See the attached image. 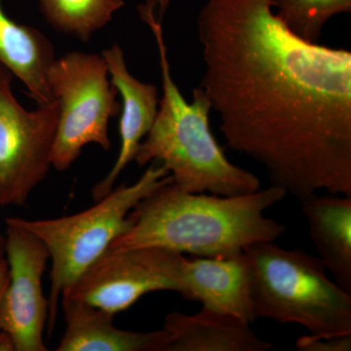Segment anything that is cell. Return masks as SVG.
Segmentation results:
<instances>
[{"instance_id":"cell-7","label":"cell","mask_w":351,"mask_h":351,"mask_svg":"<svg viewBox=\"0 0 351 351\" xmlns=\"http://www.w3.org/2000/svg\"><path fill=\"white\" fill-rule=\"evenodd\" d=\"M13 73L0 64V208L24 206L49 172L59 104L22 107Z\"/></svg>"},{"instance_id":"cell-6","label":"cell","mask_w":351,"mask_h":351,"mask_svg":"<svg viewBox=\"0 0 351 351\" xmlns=\"http://www.w3.org/2000/svg\"><path fill=\"white\" fill-rule=\"evenodd\" d=\"M51 93L59 104L52 167L66 171L90 144L110 149L108 122L121 105L110 82L105 58L95 53L69 52L55 58L48 71Z\"/></svg>"},{"instance_id":"cell-14","label":"cell","mask_w":351,"mask_h":351,"mask_svg":"<svg viewBox=\"0 0 351 351\" xmlns=\"http://www.w3.org/2000/svg\"><path fill=\"white\" fill-rule=\"evenodd\" d=\"M301 203L317 257L351 294V196L315 193Z\"/></svg>"},{"instance_id":"cell-4","label":"cell","mask_w":351,"mask_h":351,"mask_svg":"<svg viewBox=\"0 0 351 351\" xmlns=\"http://www.w3.org/2000/svg\"><path fill=\"white\" fill-rule=\"evenodd\" d=\"M254 318L300 325L309 334H351V294L328 278L319 258L274 242L245 249Z\"/></svg>"},{"instance_id":"cell-1","label":"cell","mask_w":351,"mask_h":351,"mask_svg":"<svg viewBox=\"0 0 351 351\" xmlns=\"http://www.w3.org/2000/svg\"><path fill=\"white\" fill-rule=\"evenodd\" d=\"M199 87L233 151L300 201L351 196V53L309 43L274 0H206L197 16Z\"/></svg>"},{"instance_id":"cell-18","label":"cell","mask_w":351,"mask_h":351,"mask_svg":"<svg viewBox=\"0 0 351 351\" xmlns=\"http://www.w3.org/2000/svg\"><path fill=\"white\" fill-rule=\"evenodd\" d=\"M295 348L300 351H350L351 334L343 336L309 334L298 339Z\"/></svg>"},{"instance_id":"cell-10","label":"cell","mask_w":351,"mask_h":351,"mask_svg":"<svg viewBox=\"0 0 351 351\" xmlns=\"http://www.w3.org/2000/svg\"><path fill=\"white\" fill-rule=\"evenodd\" d=\"M175 279L179 294L203 308L255 321L249 297V269L244 254L234 258L195 257L178 253Z\"/></svg>"},{"instance_id":"cell-13","label":"cell","mask_w":351,"mask_h":351,"mask_svg":"<svg viewBox=\"0 0 351 351\" xmlns=\"http://www.w3.org/2000/svg\"><path fill=\"white\" fill-rule=\"evenodd\" d=\"M251 323L232 314L201 308L189 315L172 311L165 317L164 329L169 332L168 351H267L269 341L251 329Z\"/></svg>"},{"instance_id":"cell-17","label":"cell","mask_w":351,"mask_h":351,"mask_svg":"<svg viewBox=\"0 0 351 351\" xmlns=\"http://www.w3.org/2000/svg\"><path fill=\"white\" fill-rule=\"evenodd\" d=\"M274 10L298 38L319 43L328 21L350 12L351 0H274Z\"/></svg>"},{"instance_id":"cell-21","label":"cell","mask_w":351,"mask_h":351,"mask_svg":"<svg viewBox=\"0 0 351 351\" xmlns=\"http://www.w3.org/2000/svg\"><path fill=\"white\" fill-rule=\"evenodd\" d=\"M4 258H5V239L0 233V260Z\"/></svg>"},{"instance_id":"cell-15","label":"cell","mask_w":351,"mask_h":351,"mask_svg":"<svg viewBox=\"0 0 351 351\" xmlns=\"http://www.w3.org/2000/svg\"><path fill=\"white\" fill-rule=\"evenodd\" d=\"M55 58L49 39L36 27L14 22L0 0V64L19 78L38 106L55 101L48 84V71Z\"/></svg>"},{"instance_id":"cell-2","label":"cell","mask_w":351,"mask_h":351,"mask_svg":"<svg viewBox=\"0 0 351 351\" xmlns=\"http://www.w3.org/2000/svg\"><path fill=\"white\" fill-rule=\"evenodd\" d=\"M286 195L274 184L237 196L193 193L171 180L132 210L130 226L110 248L159 247L195 257H237L250 245L274 242L285 233L286 226L265 212Z\"/></svg>"},{"instance_id":"cell-19","label":"cell","mask_w":351,"mask_h":351,"mask_svg":"<svg viewBox=\"0 0 351 351\" xmlns=\"http://www.w3.org/2000/svg\"><path fill=\"white\" fill-rule=\"evenodd\" d=\"M8 283V265H7L6 258L0 260V304H1L2 298Z\"/></svg>"},{"instance_id":"cell-20","label":"cell","mask_w":351,"mask_h":351,"mask_svg":"<svg viewBox=\"0 0 351 351\" xmlns=\"http://www.w3.org/2000/svg\"><path fill=\"white\" fill-rule=\"evenodd\" d=\"M0 351H15L13 339L3 330H0Z\"/></svg>"},{"instance_id":"cell-5","label":"cell","mask_w":351,"mask_h":351,"mask_svg":"<svg viewBox=\"0 0 351 351\" xmlns=\"http://www.w3.org/2000/svg\"><path fill=\"white\" fill-rule=\"evenodd\" d=\"M172 180L160 164L152 163L137 182L113 189L96 204L80 213L49 219L14 218L38 237L51 261L48 325L54 329L62 294L110 248L131 225L132 210L159 186Z\"/></svg>"},{"instance_id":"cell-8","label":"cell","mask_w":351,"mask_h":351,"mask_svg":"<svg viewBox=\"0 0 351 351\" xmlns=\"http://www.w3.org/2000/svg\"><path fill=\"white\" fill-rule=\"evenodd\" d=\"M176 254L159 247L108 248L61 298L78 300L115 315L149 293H179L174 277Z\"/></svg>"},{"instance_id":"cell-16","label":"cell","mask_w":351,"mask_h":351,"mask_svg":"<svg viewBox=\"0 0 351 351\" xmlns=\"http://www.w3.org/2000/svg\"><path fill=\"white\" fill-rule=\"evenodd\" d=\"M41 13L53 29L88 43L112 21L124 0H38Z\"/></svg>"},{"instance_id":"cell-11","label":"cell","mask_w":351,"mask_h":351,"mask_svg":"<svg viewBox=\"0 0 351 351\" xmlns=\"http://www.w3.org/2000/svg\"><path fill=\"white\" fill-rule=\"evenodd\" d=\"M101 56L107 62L110 82L121 96L122 105L119 156L108 174L92 189L96 201L112 191L119 176L135 158L138 145L154 125L160 100L156 85L140 82L131 75L119 44L103 50Z\"/></svg>"},{"instance_id":"cell-3","label":"cell","mask_w":351,"mask_h":351,"mask_svg":"<svg viewBox=\"0 0 351 351\" xmlns=\"http://www.w3.org/2000/svg\"><path fill=\"white\" fill-rule=\"evenodd\" d=\"M167 4L168 0H147L138 6L141 19L151 29L158 51L162 97L154 125L138 145L134 161L140 167L160 164L176 186L188 193H255L261 189L260 179L230 162L214 137L209 119L212 108L204 92L195 88L189 103L173 80L163 31Z\"/></svg>"},{"instance_id":"cell-12","label":"cell","mask_w":351,"mask_h":351,"mask_svg":"<svg viewBox=\"0 0 351 351\" xmlns=\"http://www.w3.org/2000/svg\"><path fill=\"white\" fill-rule=\"evenodd\" d=\"M66 329L57 351H168L165 329L133 332L113 324L114 314L86 302L61 298Z\"/></svg>"},{"instance_id":"cell-9","label":"cell","mask_w":351,"mask_h":351,"mask_svg":"<svg viewBox=\"0 0 351 351\" xmlns=\"http://www.w3.org/2000/svg\"><path fill=\"white\" fill-rule=\"evenodd\" d=\"M5 258L8 283L0 304V330L10 335L15 351H46L43 332L48 299L43 279L49 253L38 237L6 219Z\"/></svg>"}]
</instances>
